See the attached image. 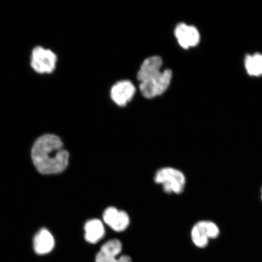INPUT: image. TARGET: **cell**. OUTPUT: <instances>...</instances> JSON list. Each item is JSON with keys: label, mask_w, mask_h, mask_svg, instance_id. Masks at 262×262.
I'll list each match as a JSON object with an SVG mask.
<instances>
[{"label": "cell", "mask_w": 262, "mask_h": 262, "mask_svg": "<svg viewBox=\"0 0 262 262\" xmlns=\"http://www.w3.org/2000/svg\"><path fill=\"white\" fill-rule=\"evenodd\" d=\"M202 222L209 240L217 238L219 236L221 233L220 228L215 223L211 221H202Z\"/></svg>", "instance_id": "cell-15"}, {"label": "cell", "mask_w": 262, "mask_h": 262, "mask_svg": "<svg viewBox=\"0 0 262 262\" xmlns=\"http://www.w3.org/2000/svg\"><path fill=\"white\" fill-rule=\"evenodd\" d=\"M163 61L159 56H152L146 59L137 74V78L142 82L155 76L161 72Z\"/></svg>", "instance_id": "cell-8"}, {"label": "cell", "mask_w": 262, "mask_h": 262, "mask_svg": "<svg viewBox=\"0 0 262 262\" xmlns=\"http://www.w3.org/2000/svg\"><path fill=\"white\" fill-rule=\"evenodd\" d=\"M32 159L39 172L52 174L67 169L70 155L58 136L46 134L36 140L32 149Z\"/></svg>", "instance_id": "cell-1"}, {"label": "cell", "mask_w": 262, "mask_h": 262, "mask_svg": "<svg viewBox=\"0 0 262 262\" xmlns=\"http://www.w3.org/2000/svg\"><path fill=\"white\" fill-rule=\"evenodd\" d=\"M136 93V88L132 82L123 80L115 84L111 91V97L118 106H124L132 100Z\"/></svg>", "instance_id": "cell-7"}, {"label": "cell", "mask_w": 262, "mask_h": 262, "mask_svg": "<svg viewBox=\"0 0 262 262\" xmlns=\"http://www.w3.org/2000/svg\"><path fill=\"white\" fill-rule=\"evenodd\" d=\"M261 201H262V188L261 189Z\"/></svg>", "instance_id": "cell-16"}, {"label": "cell", "mask_w": 262, "mask_h": 262, "mask_svg": "<svg viewBox=\"0 0 262 262\" xmlns=\"http://www.w3.org/2000/svg\"><path fill=\"white\" fill-rule=\"evenodd\" d=\"M191 236L193 243L198 248H205L208 245L209 238L206 234L202 221L196 223L192 227Z\"/></svg>", "instance_id": "cell-12"}, {"label": "cell", "mask_w": 262, "mask_h": 262, "mask_svg": "<svg viewBox=\"0 0 262 262\" xmlns=\"http://www.w3.org/2000/svg\"><path fill=\"white\" fill-rule=\"evenodd\" d=\"M84 238L90 244H97L105 234L103 222L97 219H91L84 227Z\"/></svg>", "instance_id": "cell-9"}, {"label": "cell", "mask_w": 262, "mask_h": 262, "mask_svg": "<svg viewBox=\"0 0 262 262\" xmlns=\"http://www.w3.org/2000/svg\"><path fill=\"white\" fill-rule=\"evenodd\" d=\"M155 181L162 186L167 194H180L184 191L186 180L184 173L180 170L165 167L156 172Z\"/></svg>", "instance_id": "cell-2"}, {"label": "cell", "mask_w": 262, "mask_h": 262, "mask_svg": "<svg viewBox=\"0 0 262 262\" xmlns=\"http://www.w3.org/2000/svg\"><path fill=\"white\" fill-rule=\"evenodd\" d=\"M175 36L180 47L183 49L195 47L201 40V36L198 29L194 26L185 24L177 26Z\"/></svg>", "instance_id": "cell-6"}, {"label": "cell", "mask_w": 262, "mask_h": 262, "mask_svg": "<svg viewBox=\"0 0 262 262\" xmlns=\"http://www.w3.org/2000/svg\"><path fill=\"white\" fill-rule=\"evenodd\" d=\"M103 221L108 227L116 232L126 230L130 224V218L127 213L114 206H110L104 211Z\"/></svg>", "instance_id": "cell-5"}, {"label": "cell", "mask_w": 262, "mask_h": 262, "mask_svg": "<svg viewBox=\"0 0 262 262\" xmlns=\"http://www.w3.org/2000/svg\"><path fill=\"white\" fill-rule=\"evenodd\" d=\"M57 62V55L49 49L37 47L33 49L31 65L38 74L53 73Z\"/></svg>", "instance_id": "cell-4"}, {"label": "cell", "mask_w": 262, "mask_h": 262, "mask_svg": "<svg viewBox=\"0 0 262 262\" xmlns=\"http://www.w3.org/2000/svg\"><path fill=\"white\" fill-rule=\"evenodd\" d=\"M172 73L171 70H166L146 80L140 82V90L143 96L152 98L161 96L168 90L171 84Z\"/></svg>", "instance_id": "cell-3"}, {"label": "cell", "mask_w": 262, "mask_h": 262, "mask_svg": "<svg viewBox=\"0 0 262 262\" xmlns=\"http://www.w3.org/2000/svg\"><path fill=\"white\" fill-rule=\"evenodd\" d=\"M54 238L47 229H42L35 235L34 240V250L38 254H45L53 250Z\"/></svg>", "instance_id": "cell-10"}, {"label": "cell", "mask_w": 262, "mask_h": 262, "mask_svg": "<svg viewBox=\"0 0 262 262\" xmlns=\"http://www.w3.org/2000/svg\"><path fill=\"white\" fill-rule=\"evenodd\" d=\"M96 262H132V260L127 255L118 257L116 255L104 253L100 251L96 255Z\"/></svg>", "instance_id": "cell-14"}, {"label": "cell", "mask_w": 262, "mask_h": 262, "mask_svg": "<svg viewBox=\"0 0 262 262\" xmlns=\"http://www.w3.org/2000/svg\"><path fill=\"white\" fill-rule=\"evenodd\" d=\"M101 251L104 253L119 256L121 252L122 251V244L118 239H111L104 243L101 247Z\"/></svg>", "instance_id": "cell-13"}, {"label": "cell", "mask_w": 262, "mask_h": 262, "mask_svg": "<svg viewBox=\"0 0 262 262\" xmlns=\"http://www.w3.org/2000/svg\"><path fill=\"white\" fill-rule=\"evenodd\" d=\"M245 67L248 74L251 76H262V54L247 55L245 58Z\"/></svg>", "instance_id": "cell-11"}]
</instances>
